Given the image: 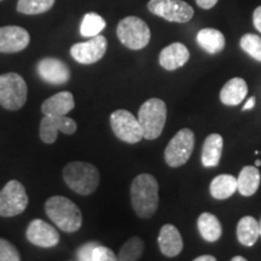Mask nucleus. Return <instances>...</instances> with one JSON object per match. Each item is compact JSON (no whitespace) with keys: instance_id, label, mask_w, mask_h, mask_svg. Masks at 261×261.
I'll list each match as a JSON object with an SVG mask.
<instances>
[{"instance_id":"nucleus-23","label":"nucleus","mask_w":261,"mask_h":261,"mask_svg":"<svg viewBox=\"0 0 261 261\" xmlns=\"http://www.w3.org/2000/svg\"><path fill=\"white\" fill-rule=\"evenodd\" d=\"M197 44L205 52L211 55H217L224 50L225 37L220 31L214 28H204L197 33L196 37Z\"/></svg>"},{"instance_id":"nucleus-5","label":"nucleus","mask_w":261,"mask_h":261,"mask_svg":"<svg viewBox=\"0 0 261 261\" xmlns=\"http://www.w3.org/2000/svg\"><path fill=\"white\" fill-rule=\"evenodd\" d=\"M116 34L123 46L136 51L148 46L151 38L149 25L136 16H128L121 19L117 24Z\"/></svg>"},{"instance_id":"nucleus-10","label":"nucleus","mask_w":261,"mask_h":261,"mask_svg":"<svg viewBox=\"0 0 261 261\" xmlns=\"http://www.w3.org/2000/svg\"><path fill=\"white\" fill-rule=\"evenodd\" d=\"M148 10L168 22L187 23L194 17V9L182 0H150Z\"/></svg>"},{"instance_id":"nucleus-1","label":"nucleus","mask_w":261,"mask_h":261,"mask_svg":"<svg viewBox=\"0 0 261 261\" xmlns=\"http://www.w3.org/2000/svg\"><path fill=\"white\" fill-rule=\"evenodd\" d=\"M130 203L142 219L154 217L159 207V182L151 174L137 175L130 185Z\"/></svg>"},{"instance_id":"nucleus-39","label":"nucleus","mask_w":261,"mask_h":261,"mask_svg":"<svg viewBox=\"0 0 261 261\" xmlns=\"http://www.w3.org/2000/svg\"><path fill=\"white\" fill-rule=\"evenodd\" d=\"M0 2H2V0H0Z\"/></svg>"},{"instance_id":"nucleus-24","label":"nucleus","mask_w":261,"mask_h":261,"mask_svg":"<svg viewBox=\"0 0 261 261\" xmlns=\"http://www.w3.org/2000/svg\"><path fill=\"white\" fill-rule=\"evenodd\" d=\"M237 240L246 247H252L260 237V225L255 218L243 217L237 224Z\"/></svg>"},{"instance_id":"nucleus-22","label":"nucleus","mask_w":261,"mask_h":261,"mask_svg":"<svg viewBox=\"0 0 261 261\" xmlns=\"http://www.w3.org/2000/svg\"><path fill=\"white\" fill-rule=\"evenodd\" d=\"M261 175L259 169L253 166H246L237 178V191L244 197H250L260 187Z\"/></svg>"},{"instance_id":"nucleus-28","label":"nucleus","mask_w":261,"mask_h":261,"mask_svg":"<svg viewBox=\"0 0 261 261\" xmlns=\"http://www.w3.org/2000/svg\"><path fill=\"white\" fill-rule=\"evenodd\" d=\"M144 252V242L139 237H130L123 244L117 254V260L120 261H136L139 260Z\"/></svg>"},{"instance_id":"nucleus-17","label":"nucleus","mask_w":261,"mask_h":261,"mask_svg":"<svg viewBox=\"0 0 261 261\" xmlns=\"http://www.w3.org/2000/svg\"><path fill=\"white\" fill-rule=\"evenodd\" d=\"M190 58V52L181 42H173L161 51L159 57L160 65L163 69L172 71L184 65Z\"/></svg>"},{"instance_id":"nucleus-14","label":"nucleus","mask_w":261,"mask_h":261,"mask_svg":"<svg viewBox=\"0 0 261 261\" xmlns=\"http://www.w3.org/2000/svg\"><path fill=\"white\" fill-rule=\"evenodd\" d=\"M25 236L34 246L40 248H52L60 243V233L52 225L41 219L33 220L28 225Z\"/></svg>"},{"instance_id":"nucleus-6","label":"nucleus","mask_w":261,"mask_h":261,"mask_svg":"<svg viewBox=\"0 0 261 261\" xmlns=\"http://www.w3.org/2000/svg\"><path fill=\"white\" fill-rule=\"evenodd\" d=\"M27 97L28 87L21 75L17 73L0 75V106L14 112L24 106Z\"/></svg>"},{"instance_id":"nucleus-15","label":"nucleus","mask_w":261,"mask_h":261,"mask_svg":"<svg viewBox=\"0 0 261 261\" xmlns=\"http://www.w3.org/2000/svg\"><path fill=\"white\" fill-rule=\"evenodd\" d=\"M31 37L24 28L6 25L0 28V54H16L29 45Z\"/></svg>"},{"instance_id":"nucleus-19","label":"nucleus","mask_w":261,"mask_h":261,"mask_svg":"<svg viewBox=\"0 0 261 261\" xmlns=\"http://www.w3.org/2000/svg\"><path fill=\"white\" fill-rule=\"evenodd\" d=\"M224 139L218 133H212L204 139L202 146V165L204 167H217L219 165L221 154H223Z\"/></svg>"},{"instance_id":"nucleus-3","label":"nucleus","mask_w":261,"mask_h":261,"mask_svg":"<svg viewBox=\"0 0 261 261\" xmlns=\"http://www.w3.org/2000/svg\"><path fill=\"white\" fill-rule=\"evenodd\" d=\"M65 184L76 194L89 196L99 185V172L93 165L83 161L69 162L63 168Z\"/></svg>"},{"instance_id":"nucleus-30","label":"nucleus","mask_w":261,"mask_h":261,"mask_svg":"<svg viewBox=\"0 0 261 261\" xmlns=\"http://www.w3.org/2000/svg\"><path fill=\"white\" fill-rule=\"evenodd\" d=\"M241 48L257 62H261V38L255 34H244L240 41Z\"/></svg>"},{"instance_id":"nucleus-29","label":"nucleus","mask_w":261,"mask_h":261,"mask_svg":"<svg viewBox=\"0 0 261 261\" xmlns=\"http://www.w3.org/2000/svg\"><path fill=\"white\" fill-rule=\"evenodd\" d=\"M56 0H18L17 11L23 15H40L47 12Z\"/></svg>"},{"instance_id":"nucleus-38","label":"nucleus","mask_w":261,"mask_h":261,"mask_svg":"<svg viewBox=\"0 0 261 261\" xmlns=\"http://www.w3.org/2000/svg\"><path fill=\"white\" fill-rule=\"evenodd\" d=\"M259 225H260V236H261V220H260V223H259Z\"/></svg>"},{"instance_id":"nucleus-11","label":"nucleus","mask_w":261,"mask_h":261,"mask_svg":"<svg viewBox=\"0 0 261 261\" xmlns=\"http://www.w3.org/2000/svg\"><path fill=\"white\" fill-rule=\"evenodd\" d=\"M76 129V122L67 115H44L40 122L39 135L45 144H54L57 140L58 132L74 135Z\"/></svg>"},{"instance_id":"nucleus-13","label":"nucleus","mask_w":261,"mask_h":261,"mask_svg":"<svg viewBox=\"0 0 261 261\" xmlns=\"http://www.w3.org/2000/svg\"><path fill=\"white\" fill-rule=\"evenodd\" d=\"M37 71L45 83L51 85H63L70 79L69 67L58 58H42L38 62Z\"/></svg>"},{"instance_id":"nucleus-31","label":"nucleus","mask_w":261,"mask_h":261,"mask_svg":"<svg viewBox=\"0 0 261 261\" xmlns=\"http://www.w3.org/2000/svg\"><path fill=\"white\" fill-rule=\"evenodd\" d=\"M21 255L14 244L0 238V261H19Z\"/></svg>"},{"instance_id":"nucleus-36","label":"nucleus","mask_w":261,"mask_h":261,"mask_svg":"<svg viewBox=\"0 0 261 261\" xmlns=\"http://www.w3.org/2000/svg\"><path fill=\"white\" fill-rule=\"evenodd\" d=\"M231 260H232V261H246L247 259H246V257H243V256H240V255H238V256H233L232 259H231Z\"/></svg>"},{"instance_id":"nucleus-7","label":"nucleus","mask_w":261,"mask_h":261,"mask_svg":"<svg viewBox=\"0 0 261 261\" xmlns=\"http://www.w3.org/2000/svg\"><path fill=\"white\" fill-rule=\"evenodd\" d=\"M195 148V135L190 128L178 130L165 149V161L169 167L177 168L185 165Z\"/></svg>"},{"instance_id":"nucleus-34","label":"nucleus","mask_w":261,"mask_h":261,"mask_svg":"<svg viewBox=\"0 0 261 261\" xmlns=\"http://www.w3.org/2000/svg\"><path fill=\"white\" fill-rule=\"evenodd\" d=\"M254 106H255V97L249 98V99L247 100V103L244 104L243 112H246V110H249V109H253Z\"/></svg>"},{"instance_id":"nucleus-2","label":"nucleus","mask_w":261,"mask_h":261,"mask_svg":"<svg viewBox=\"0 0 261 261\" xmlns=\"http://www.w3.org/2000/svg\"><path fill=\"white\" fill-rule=\"evenodd\" d=\"M45 213L60 230L76 232L83 225V214L76 204L64 196H52L45 203Z\"/></svg>"},{"instance_id":"nucleus-20","label":"nucleus","mask_w":261,"mask_h":261,"mask_svg":"<svg viewBox=\"0 0 261 261\" xmlns=\"http://www.w3.org/2000/svg\"><path fill=\"white\" fill-rule=\"evenodd\" d=\"M248 85L241 77L228 80L220 91V100L225 106H238L246 98Z\"/></svg>"},{"instance_id":"nucleus-37","label":"nucleus","mask_w":261,"mask_h":261,"mask_svg":"<svg viewBox=\"0 0 261 261\" xmlns=\"http://www.w3.org/2000/svg\"><path fill=\"white\" fill-rule=\"evenodd\" d=\"M255 166H256V167H259V166H261V161H260V160H256V161H255Z\"/></svg>"},{"instance_id":"nucleus-27","label":"nucleus","mask_w":261,"mask_h":261,"mask_svg":"<svg viewBox=\"0 0 261 261\" xmlns=\"http://www.w3.org/2000/svg\"><path fill=\"white\" fill-rule=\"evenodd\" d=\"M107 22L102 16L94 12H89L84 16L80 25V34L85 38H92L99 34L106 28Z\"/></svg>"},{"instance_id":"nucleus-35","label":"nucleus","mask_w":261,"mask_h":261,"mask_svg":"<svg viewBox=\"0 0 261 261\" xmlns=\"http://www.w3.org/2000/svg\"><path fill=\"white\" fill-rule=\"evenodd\" d=\"M215 260H217V257L213 255H201L195 259V261H215Z\"/></svg>"},{"instance_id":"nucleus-12","label":"nucleus","mask_w":261,"mask_h":261,"mask_svg":"<svg viewBox=\"0 0 261 261\" xmlns=\"http://www.w3.org/2000/svg\"><path fill=\"white\" fill-rule=\"evenodd\" d=\"M108 41L103 35L98 34L92 37L89 41L77 42L70 48V55L77 63L93 64L100 61L106 55Z\"/></svg>"},{"instance_id":"nucleus-8","label":"nucleus","mask_w":261,"mask_h":261,"mask_svg":"<svg viewBox=\"0 0 261 261\" xmlns=\"http://www.w3.org/2000/svg\"><path fill=\"white\" fill-rule=\"evenodd\" d=\"M28 195L22 182L10 180L0 191V217L12 218L22 214L28 207Z\"/></svg>"},{"instance_id":"nucleus-26","label":"nucleus","mask_w":261,"mask_h":261,"mask_svg":"<svg viewBox=\"0 0 261 261\" xmlns=\"http://www.w3.org/2000/svg\"><path fill=\"white\" fill-rule=\"evenodd\" d=\"M237 191V178L230 174H220L212 180L210 192L213 198L226 200Z\"/></svg>"},{"instance_id":"nucleus-32","label":"nucleus","mask_w":261,"mask_h":261,"mask_svg":"<svg viewBox=\"0 0 261 261\" xmlns=\"http://www.w3.org/2000/svg\"><path fill=\"white\" fill-rule=\"evenodd\" d=\"M253 23H254V27L256 28V31L261 33V6L254 10Z\"/></svg>"},{"instance_id":"nucleus-21","label":"nucleus","mask_w":261,"mask_h":261,"mask_svg":"<svg viewBox=\"0 0 261 261\" xmlns=\"http://www.w3.org/2000/svg\"><path fill=\"white\" fill-rule=\"evenodd\" d=\"M76 259L79 261H115L117 256L108 247L98 242H89L77 249Z\"/></svg>"},{"instance_id":"nucleus-25","label":"nucleus","mask_w":261,"mask_h":261,"mask_svg":"<svg viewBox=\"0 0 261 261\" xmlns=\"http://www.w3.org/2000/svg\"><path fill=\"white\" fill-rule=\"evenodd\" d=\"M197 227L201 236L207 242H217L223 234V226L219 219L211 213H202L198 217Z\"/></svg>"},{"instance_id":"nucleus-4","label":"nucleus","mask_w":261,"mask_h":261,"mask_svg":"<svg viewBox=\"0 0 261 261\" xmlns=\"http://www.w3.org/2000/svg\"><path fill=\"white\" fill-rule=\"evenodd\" d=\"M167 120V106L160 98H150L142 104L138 112V121L144 138L158 139L165 128Z\"/></svg>"},{"instance_id":"nucleus-33","label":"nucleus","mask_w":261,"mask_h":261,"mask_svg":"<svg viewBox=\"0 0 261 261\" xmlns=\"http://www.w3.org/2000/svg\"><path fill=\"white\" fill-rule=\"evenodd\" d=\"M196 3H197V5L200 6L201 9L210 10L217 5L218 0H196Z\"/></svg>"},{"instance_id":"nucleus-16","label":"nucleus","mask_w":261,"mask_h":261,"mask_svg":"<svg viewBox=\"0 0 261 261\" xmlns=\"http://www.w3.org/2000/svg\"><path fill=\"white\" fill-rule=\"evenodd\" d=\"M158 242L161 253L168 257L179 255L181 253L182 247H184L180 232L174 225L171 224H166L161 227Z\"/></svg>"},{"instance_id":"nucleus-18","label":"nucleus","mask_w":261,"mask_h":261,"mask_svg":"<svg viewBox=\"0 0 261 261\" xmlns=\"http://www.w3.org/2000/svg\"><path fill=\"white\" fill-rule=\"evenodd\" d=\"M75 107L74 96L69 91H62L47 98L41 106L44 115H67Z\"/></svg>"},{"instance_id":"nucleus-9","label":"nucleus","mask_w":261,"mask_h":261,"mask_svg":"<svg viewBox=\"0 0 261 261\" xmlns=\"http://www.w3.org/2000/svg\"><path fill=\"white\" fill-rule=\"evenodd\" d=\"M110 126L117 138L128 144H136L144 138L142 126L128 110H115L110 115Z\"/></svg>"}]
</instances>
